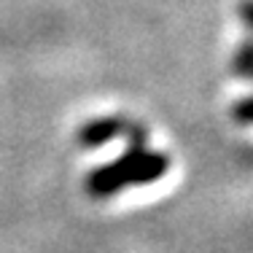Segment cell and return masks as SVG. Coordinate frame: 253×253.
Instances as JSON below:
<instances>
[{
  "mask_svg": "<svg viewBox=\"0 0 253 253\" xmlns=\"http://www.w3.org/2000/svg\"><path fill=\"white\" fill-rule=\"evenodd\" d=\"M129 148L119 159L108 162L86 175V191L92 197H113L116 191L129 186H148L167 175L170 170V156L162 151L146 148V129L132 124L129 129Z\"/></svg>",
  "mask_w": 253,
  "mask_h": 253,
  "instance_id": "1",
  "label": "cell"
},
{
  "mask_svg": "<svg viewBox=\"0 0 253 253\" xmlns=\"http://www.w3.org/2000/svg\"><path fill=\"white\" fill-rule=\"evenodd\" d=\"M132 124L122 116H102V119H92L78 129V143L84 148H97L111 143L119 135H129Z\"/></svg>",
  "mask_w": 253,
  "mask_h": 253,
  "instance_id": "2",
  "label": "cell"
},
{
  "mask_svg": "<svg viewBox=\"0 0 253 253\" xmlns=\"http://www.w3.org/2000/svg\"><path fill=\"white\" fill-rule=\"evenodd\" d=\"M232 68H234V76L248 78V81L253 78V41H245L237 49V54L232 59Z\"/></svg>",
  "mask_w": 253,
  "mask_h": 253,
  "instance_id": "3",
  "label": "cell"
},
{
  "mask_svg": "<svg viewBox=\"0 0 253 253\" xmlns=\"http://www.w3.org/2000/svg\"><path fill=\"white\" fill-rule=\"evenodd\" d=\"M232 116H234V122H240V124H253V94L234 105Z\"/></svg>",
  "mask_w": 253,
  "mask_h": 253,
  "instance_id": "4",
  "label": "cell"
},
{
  "mask_svg": "<svg viewBox=\"0 0 253 253\" xmlns=\"http://www.w3.org/2000/svg\"><path fill=\"white\" fill-rule=\"evenodd\" d=\"M240 19L253 30V0H240Z\"/></svg>",
  "mask_w": 253,
  "mask_h": 253,
  "instance_id": "5",
  "label": "cell"
}]
</instances>
